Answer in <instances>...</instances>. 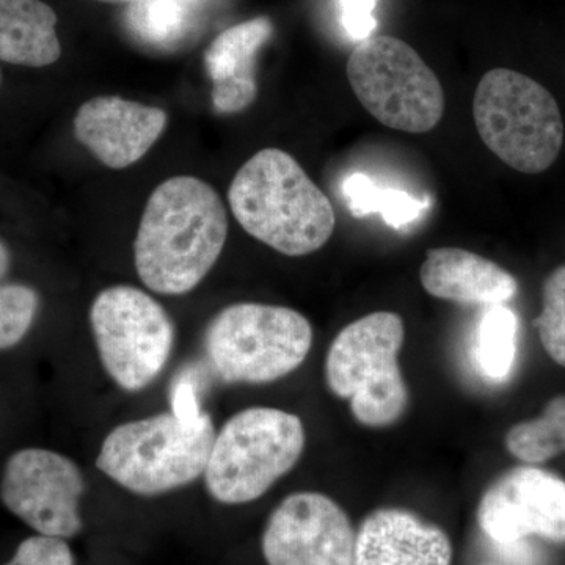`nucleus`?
<instances>
[{"label": "nucleus", "mask_w": 565, "mask_h": 565, "mask_svg": "<svg viewBox=\"0 0 565 565\" xmlns=\"http://www.w3.org/2000/svg\"><path fill=\"white\" fill-rule=\"evenodd\" d=\"M6 565H74V556L65 539L36 534L22 541Z\"/></svg>", "instance_id": "nucleus-24"}, {"label": "nucleus", "mask_w": 565, "mask_h": 565, "mask_svg": "<svg viewBox=\"0 0 565 565\" xmlns=\"http://www.w3.org/2000/svg\"><path fill=\"white\" fill-rule=\"evenodd\" d=\"M0 82H2V74H0Z\"/></svg>", "instance_id": "nucleus-30"}, {"label": "nucleus", "mask_w": 565, "mask_h": 565, "mask_svg": "<svg viewBox=\"0 0 565 565\" xmlns=\"http://www.w3.org/2000/svg\"><path fill=\"white\" fill-rule=\"evenodd\" d=\"M11 266V255L9 247L3 244V241L0 239V280L9 274Z\"/></svg>", "instance_id": "nucleus-28"}, {"label": "nucleus", "mask_w": 565, "mask_h": 565, "mask_svg": "<svg viewBox=\"0 0 565 565\" xmlns=\"http://www.w3.org/2000/svg\"><path fill=\"white\" fill-rule=\"evenodd\" d=\"M85 489L79 465L70 457L51 449L25 448L7 460L0 500L36 533L71 539L84 527L79 503Z\"/></svg>", "instance_id": "nucleus-10"}, {"label": "nucleus", "mask_w": 565, "mask_h": 565, "mask_svg": "<svg viewBox=\"0 0 565 565\" xmlns=\"http://www.w3.org/2000/svg\"><path fill=\"white\" fill-rule=\"evenodd\" d=\"M348 79L364 109L396 131L426 134L444 117L445 93L437 74L396 36L360 41L349 57Z\"/></svg>", "instance_id": "nucleus-8"}, {"label": "nucleus", "mask_w": 565, "mask_h": 565, "mask_svg": "<svg viewBox=\"0 0 565 565\" xmlns=\"http://www.w3.org/2000/svg\"><path fill=\"white\" fill-rule=\"evenodd\" d=\"M215 433L206 412L199 418L170 411L134 419L104 438L96 467L140 497L173 492L203 478Z\"/></svg>", "instance_id": "nucleus-3"}, {"label": "nucleus", "mask_w": 565, "mask_h": 565, "mask_svg": "<svg viewBox=\"0 0 565 565\" xmlns=\"http://www.w3.org/2000/svg\"><path fill=\"white\" fill-rule=\"evenodd\" d=\"M98 2H104V3H129V6H131V3L139 2V0H98Z\"/></svg>", "instance_id": "nucleus-29"}, {"label": "nucleus", "mask_w": 565, "mask_h": 565, "mask_svg": "<svg viewBox=\"0 0 565 565\" xmlns=\"http://www.w3.org/2000/svg\"><path fill=\"white\" fill-rule=\"evenodd\" d=\"M58 18L41 0H0V62L43 68L61 58Z\"/></svg>", "instance_id": "nucleus-17"}, {"label": "nucleus", "mask_w": 565, "mask_h": 565, "mask_svg": "<svg viewBox=\"0 0 565 565\" xmlns=\"http://www.w3.org/2000/svg\"><path fill=\"white\" fill-rule=\"evenodd\" d=\"M478 523L492 544L531 535L565 542V481L542 468H512L482 494Z\"/></svg>", "instance_id": "nucleus-12"}, {"label": "nucleus", "mask_w": 565, "mask_h": 565, "mask_svg": "<svg viewBox=\"0 0 565 565\" xmlns=\"http://www.w3.org/2000/svg\"><path fill=\"white\" fill-rule=\"evenodd\" d=\"M493 545L498 557L505 565H544V557L530 539Z\"/></svg>", "instance_id": "nucleus-26"}, {"label": "nucleus", "mask_w": 565, "mask_h": 565, "mask_svg": "<svg viewBox=\"0 0 565 565\" xmlns=\"http://www.w3.org/2000/svg\"><path fill=\"white\" fill-rule=\"evenodd\" d=\"M273 35V21L259 17L226 29L212 41L204 66L212 81L215 110L236 114L252 106L258 96L256 55Z\"/></svg>", "instance_id": "nucleus-16"}, {"label": "nucleus", "mask_w": 565, "mask_h": 565, "mask_svg": "<svg viewBox=\"0 0 565 565\" xmlns=\"http://www.w3.org/2000/svg\"><path fill=\"white\" fill-rule=\"evenodd\" d=\"M262 548L267 565H353L355 533L332 498L297 492L270 514Z\"/></svg>", "instance_id": "nucleus-11"}, {"label": "nucleus", "mask_w": 565, "mask_h": 565, "mask_svg": "<svg viewBox=\"0 0 565 565\" xmlns=\"http://www.w3.org/2000/svg\"><path fill=\"white\" fill-rule=\"evenodd\" d=\"M403 318L375 311L345 326L334 338L326 360L330 392L351 401L353 418L366 427H386L404 415L408 390L401 373Z\"/></svg>", "instance_id": "nucleus-7"}, {"label": "nucleus", "mask_w": 565, "mask_h": 565, "mask_svg": "<svg viewBox=\"0 0 565 565\" xmlns=\"http://www.w3.org/2000/svg\"><path fill=\"white\" fill-rule=\"evenodd\" d=\"M473 117L486 147L516 172H545L563 150L564 120L555 96L519 71L484 74L476 88Z\"/></svg>", "instance_id": "nucleus-6"}, {"label": "nucleus", "mask_w": 565, "mask_h": 565, "mask_svg": "<svg viewBox=\"0 0 565 565\" xmlns=\"http://www.w3.org/2000/svg\"><path fill=\"white\" fill-rule=\"evenodd\" d=\"M167 111L118 96L84 103L74 118V134L99 162L121 170L139 162L166 131Z\"/></svg>", "instance_id": "nucleus-13"}, {"label": "nucleus", "mask_w": 565, "mask_h": 565, "mask_svg": "<svg viewBox=\"0 0 565 565\" xmlns=\"http://www.w3.org/2000/svg\"><path fill=\"white\" fill-rule=\"evenodd\" d=\"M451 561L448 534L405 509L371 512L355 534L353 565H451Z\"/></svg>", "instance_id": "nucleus-14"}, {"label": "nucleus", "mask_w": 565, "mask_h": 565, "mask_svg": "<svg viewBox=\"0 0 565 565\" xmlns=\"http://www.w3.org/2000/svg\"><path fill=\"white\" fill-rule=\"evenodd\" d=\"M305 441L299 416L280 408H245L215 433L203 475L207 493L228 505L258 500L296 467Z\"/></svg>", "instance_id": "nucleus-5"}, {"label": "nucleus", "mask_w": 565, "mask_h": 565, "mask_svg": "<svg viewBox=\"0 0 565 565\" xmlns=\"http://www.w3.org/2000/svg\"><path fill=\"white\" fill-rule=\"evenodd\" d=\"M203 344L223 384H270L302 366L313 345V327L292 308L234 303L214 316Z\"/></svg>", "instance_id": "nucleus-4"}, {"label": "nucleus", "mask_w": 565, "mask_h": 565, "mask_svg": "<svg viewBox=\"0 0 565 565\" xmlns=\"http://www.w3.org/2000/svg\"><path fill=\"white\" fill-rule=\"evenodd\" d=\"M189 6L191 2L185 0H139L128 11L129 28L148 43H177L191 24Z\"/></svg>", "instance_id": "nucleus-21"}, {"label": "nucleus", "mask_w": 565, "mask_h": 565, "mask_svg": "<svg viewBox=\"0 0 565 565\" xmlns=\"http://www.w3.org/2000/svg\"><path fill=\"white\" fill-rule=\"evenodd\" d=\"M343 195L349 210L356 217L377 212L394 228L415 222L427 210V203L423 200L415 199L404 191L381 188L362 173H353L345 178Z\"/></svg>", "instance_id": "nucleus-19"}, {"label": "nucleus", "mask_w": 565, "mask_h": 565, "mask_svg": "<svg viewBox=\"0 0 565 565\" xmlns=\"http://www.w3.org/2000/svg\"><path fill=\"white\" fill-rule=\"evenodd\" d=\"M226 236L218 193L199 178H170L151 193L141 215L134 241L137 274L152 292H191L221 258Z\"/></svg>", "instance_id": "nucleus-1"}, {"label": "nucleus", "mask_w": 565, "mask_h": 565, "mask_svg": "<svg viewBox=\"0 0 565 565\" xmlns=\"http://www.w3.org/2000/svg\"><path fill=\"white\" fill-rule=\"evenodd\" d=\"M541 315L534 319L541 343L553 362L565 367V264L546 277Z\"/></svg>", "instance_id": "nucleus-22"}, {"label": "nucleus", "mask_w": 565, "mask_h": 565, "mask_svg": "<svg viewBox=\"0 0 565 565\" xmlns=\"http://www.w3.org/2000/svg\"><path fill=\"white\" fill-rule=\"evenodd\" d=\"M341 9V22L353 40H366L373 36L377 21L374 18L377 0H338Z\"/></svg>", "instance_id": "nucleus-25"}, {"label": "nucleus", "mask_w": 565, "mask_h": 565, "mask_svg": "<svg viewBox=\"0 0 565 565\" xmlns=\"http://www.w3.org/2000/svg\"><path fill=\"white\" fill-rule=\"evenodd\" d=\"M505 448L525 463H542L565 451V394L553 397L539 418L515 424Z\"/></svg>", "instance_id": "nucleus-18"}, {"label": "nucleus", "mask_w": 565, "mask_h": 565, "mask_svg": "<svg viewBox=\"0 0 565 565\" xmlns=\"http://www.w3.org/2000/svg\"><path fill=\"white\" fill-rule=\"evenodd\" d=\"M39 292L31 286L0 285V351L14 348L24 340L39 313Z\"/></svg>", "instance_id": "nucleus-23"}, {"label": "nucleus", "mask_w": 565, "mask_h": 565, "mask_svg": "<svg viewBox=\"0 0 565 565\" xmlns=\"http://www.w3.org/2000/svg\"><path fill=\"white\" fill-rule=\"evenodd\" d=\"M419 280L430 296L465 305H504L519 291L514 275L492 259L456 247L427 252Z\"/></svg>", "instance_id": "nucleus-15"}, {"label": "nucleus", "mask_w": 565, "mask_h": 565, "mask_svg": "<svg viewBox=\"0 0 565 565\" xmlns=\"http://www.w3.org/2000/svg\"><path fill=\"white\" fill-rule=\"evenodd\" d=\"M519 318L505 305H492L478 327L476 356L482 373L492 381H505L516 359Z\"/></svg>", "instance_id": "nucleus-20"}, {"label": "nucleus", "mask_w": 565, "mask_h": 565, "mask_svg": "<svg viewBox=\"0 0 565 565\" xmlns=\"http://www.w3.org/2000/svg\"><path fill=\"white\" fill-rule=\"evenodd\" d=\"M228 202L245 232L286 256L318 252L337 226L329 196L278 148L258 151L241 167Z\"/></svg>", "instance_id": "nucleus-2"}, {"label": "nucleus", "mask_w": 565, "mask_h": 565, "mask_svg": "<svg viewBox=\"0 0 565 565\" xmlns=\"http://www.w3.org/2000/svg\"><path fill=\"white\" fill-rule=\"evenodd\" d=\"M172 412L181 418H199L204 414L195 385L189 375H182L172 392Z\"/></svg>", "instance_id": "nucleus-27"}, {"label": "nucleus", "mask_w": 565, "mask_h": 565, "mask_svg": "<svg viewBox=\"0 0 565 565\" xmlns=\"http://www.w3.org/2000/svg\"><path fill=\"white\" fill-rule=\"evenodd\" d=\"M90 326L104 370L125 392H141L166 370L174 323L143 289L129 285L104 289L92 305Z\"/></svg>", "instance_id": "nucleus-9"}]
</instances>
